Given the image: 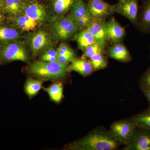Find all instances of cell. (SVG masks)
Instances as JSON below:
<instances>
[{
	"instance_id": "obj_1",
	"label": "cell",
	"mask_w": 150,
	"mask_h": 150,
	"mask_svg": "<svg viewBox=\"0 0 150 150\" xmlns=\"http://www.w3.org/2000/svg\"><path fill=\"white\" fill-rule=\"evenodd\" d=\"M120 143L111 132L96 131L74 143L71 148L73 150H112L117 149Z\"/></svg>"
},
{
	"instance_id": "obj_2",
	"label": "cell",
	"mask_w": 150,
	"mask_h": 150,
	"mask_svg": "<svg viewBox=\"0 0 150 150\" xmlns=\"http://www.w3.org/2000/svg\"><path fill=\"white\" fill-rule=\"evenodd\" d=\"M29 72L40 80H58L64 78L70 71L69 64L56 62L36 61L30 66Z\"/></svg>"
},
{
	"instance_id": "obj_3",
	"label": "cell",
	"mask_w": 150,
	"mask_h": 150,
	"mask_svg": "<svg viewBox=\"0 0 150 150\" xmlns=\"http://www.w3.org/2000/svg\"><path fill=\"white\" fill-rule=\"evenodd\" d=\"M29 59L28 53L24 43L21 40L8 43H0V62L22 61L27 62Z\"/></svg>"
},
{
	"instance_id": "obj_4",
	"label": "cell",
	"mask_w": 150,
	"mask_h": 150,
	"mask_svg": "<svg viewBox=\"0 0 150 150\" xmlns=\"http://www.w3.org/2000/svg\"><path fill=\"white\" fill-rule=\"evenodd\" d=\"M54 36L60 40H67L79 30V25L71 16L58 18L52 25Z\"/></svg>"
},
{
	"instance_id": "obj_5",
	"label": "cell",
	"mask_w": 150,
	"mask_h": 150,
	"mask_svg": "<svg viewBox=\"0 0 150 150\" xmlns=\"http://www.w3.org/2000/svg\"><path fill=\"white\" fill-rule=\"evenodd\" d=\"M25 41L34 55L51 48L53 44L52 37L47 31L43 30L29 33L25 38Z\"/></svg>"
},
{
	"instance_id": "obj_6",
	"label": "cell",
	"mask_w": 150,
	"mask_h": 150,
	"mask_svg": "<svg viewBox=\"0 0 150 150\" xmlns=\"http://www.w3.org/2000/svg\"><path fill=\"white\" fill-rule=\"evenodd\" d=\"M139 0H119L114 4V13H118L125 17L136 26L139 14Z\"/></svg>"
},
{
	"instance_id": "obj_7",
	"label": "cell",
	"mask_w": 150,
	"mask_h": 150,
	"mask_svg": "<svg viewBox=\"0 0 150 150\" xmlns=\"http://www.w3.org/2000/svg\"><path fill=\"white\" fill-rule=\"evenodd\" d=\"M136 126L133 121H117L111 125V133L118 142L127 145L135 134Z\"/></svg>"
},
{
	"instance_id": "obj_8",
	"label": "cell",
	"mask_w": 150,
	"mask_h": 150,
	"mask_svg": "<svg viewBox=\"0 0 150 150\" xmlns=\"http://www.w3.org/2000/svg\"><path fill=\"white\" fill-rule=\"evenodd\" d=\"M23 12L40 25L49 18L47 8L38 1H25Z\"/></svg>"
},
{
	"instance_id": "obj_9",
	"label": "cell",
	"mask_w": 150,
	"mask_h": 150,
	"mask_svg": "<svg viewBox=\"0 0 150 150\" xmlns=\"http://www.w3.org/2000/svg\"><path fill=\"white\" fill-rule=\"evenodd\" d=\"M89 13L93 18L105 19L113 14L114 5L103 0H88L86 4Z\"/></svg>"
},
{
	"instance_id": "obj_10",
	"label": "cell",
	"mask_w": 150,
	"mask_h": 150,
	"mask_svg": "<svg viewBox=\"0 0 150 150\" xmlns=\"http://www.w3.org/2000/svg\"><path fill=\"white\" fill-rule=\"evenodd\" d=\"M106 20L93 18L86 29L93 35L96 43L104 48H107L108 42L106 33Z\"/></svg>"
},
{
	"instance_id": "obj_11",
	"label": "cell",
	"mask_w": 150,
	"mask_h": 150,
	"mask_svg": "<svg viewBox=\"0 0 150 150\" xmlns=\"http://www.w3.org/2000/svg\"><path fill=\"white\" fill-rule=\"evenodd\" d=\"M105 27L108 43L113 44L122 42L126 35V30L114 17L106 21Z\"/></svg>"
},
{
	"instance_id": "obj_12",
	"label": "cell",
	"mask_w": 150,
	"mask_h": 150,
	"mask_svg": "<svg viewBox=\"0 0 150 150\" xmlns=\"http://www.w3.org/2000/svg\"><path fill=\"white\" fill-rule=\"evenodd\" d=\"M136 27L143 33L150 34V0H144L139 10Z\"/></svg>"
},
{
	"instance_id": "obj_13",
	"label": "cell",
	"mask_w": 150,
	"mask_h": 150,
	"mask_svg": "<svg viewBox=\"0 0 150 150\" xmlns=\"http://www.w3.org/2000/svg\"><path fill=\"white\" fill-rule=\"evenodd\" d=\"M126 150H150V133L135 132L131 142L124 149Z\"/></svg>"
},
{
	"instance_id": "obj_14",
	"label": "cell",
	"mask_w": 150,
	"mask_h": 150,
	"mask_svg": "<svg viewBox=\"0 0 150 150\" xmlns=\"http://www.w3.org/2000/svg\"><path fill=\"white\" fill-rule=\"evenodd\" d=\"M106 54L109 58L119 62H128L132 59L128 48L122 42L112 44L108 49Z\"/></svg>"
},
{
	"instance_id": "obj_15",
	"label": "cell",
	"mask_w": 150,
	"mask_h": 150,
	"mask_svg": "<svg viewBox=\"0 0 150 150\" xmlns=\"http://www.w3.org/2000/svg\"><path fill=\"white\" fill-rule=\"evenodd\" d=\"M8 20L21 31H31L40 25L37 21L24 13L14 17L8 18Z\"/></svg>"
},
{
	"instance_id": "obj_16",
	"label": "cell",
	"mask_w": 150,
	"mask_h": 150,
	"mask_svg": "<svg viewBox=\"0 0 150 150\" xmlns=\"http://www.w3.org/2000/svg\"><path fill=\"white\" fill-rule=\"evenodd\" d=\"M21 36V31L12 24L0 25V43L13 42L19 40Z\"/></svg>"
},
{
	"instance_id": "obj_17",
	"label": "cell",
	"mask_w": 150,
	"mask_h": 150,
	"mask_svg": "<svg viewBox=\"0 0 150 150\" xmlns=\"http://www.w3.org/2000/svg\"><path fill=\"white\" fill-rule=\"evenodd\" d=\"M25 0H4V13L7 18L14 17L24 13Z\"/></svg>"
},
{
	"instance_id": "obj_18",
	"label": "cell",
	"mask_w": 150,
	"mask_h": 150,
	"mask_svg": "<svg viewBox=\"0 0 150 150\" xmlns=\"http://www.w3.org/2000/svg\"><path fill=\"white\" fill-rule=\"evenodd\" d=\"M71 16L74 19H84L91 21L93 18L89 13L86 4L83 0H77L70 9Z\"/></svg>"
},
{
	"instance_id": "obj_19",
	"label": "cell",
	"mask_w": 150,
	"mask_h": 150,
	"mask_svg": "<svg viewBox=\"0 0 150 150\" xmlns=\"http://www.w3.org/2000/svg\"><path fill=\"white\" fill-rule=\"evenodd\" d=\"M69 66L70 70L74 71L83 76H88L91 75L93 71L91 63L86 59H74L71 62Z\"/></svg>"
},
{
	"instance_id": "obj_20",
	"label": "cell",
	"mask_w": 150,
	"mask_h": 150,
	"mask_svg": "<svg viewBox=\"0 0 150 150\" xmlns=\"http://www.w3.org/2000/svg\"><path fill=\"white\" fill-rule=\"evenodd\" d=\"M77 0H51L50 7L57 17L64 16Z\"/></svg>"
},
{
	"instance_id": "obj_21",
	"label": "cell",
	"mask_w": 150,
	"mask_h": 150,
	"mask_svg": "<svg viewBox=\"0 0 150 150\" xmlns=\"http://www.w3.org/2000/svg\"><path fill=\"white\" fill-rule=\"evenodd\" d=\"M76 41L78 48L83 51L89 46L96 43L93 35L86 28L83 29L78 33Z\"/></svg>"
},
{
	"instance_id": "obj_22",
	"label": "cell",
	"mask_w": 150,
	"mask_h": 150,
	"mask_svg": "<svg viewBox=\"0 0 150 150\" xmlns=\"http://www.w3.org/2000/svg\"><path fill=\"white\" fill-rule=\"evenodd\" d=\"M45 90L54 102L59 103L62 100L63 96V88L61 83H53L48 87L45 88Z\"/></svg>"
},
{
	"instance_id": "obj_23",
	"label": "cell",
	"mask_w": 150,
	"mask_h": 150,
	"mask_svg": "<svg viewBox=\"0 0 150 150\" xmlns=\"http://www.w3.org/2000/svg\"><path fill=\"white\" fill-rule=\"evenodd\" d=\"M133 122L137 127L150 131V112L137 115L133 119Z\"/></svg>"
},
{
	"instance_id": "obj_24",
	"label": "cell",
	"mask_w": 150,
	"mask_h": 150,
	"mask_svg": "<svg viewBox=\"0 0 150 150\" xmlns=\"http://www.w3.org/2000/svg\"><path fill=\"white\" fill-rule=\"evenodd\" d=\"M43 81L36 79H29L25 85V91L29 97H32L37 94L42 88Z\"/></svg>"
},
{
	"instance_id": "obj_25",
	"label": "cell",
	"mask_w": 150,
	"mask_h": 150,
	"mask_svg": "<svg viewBox=\"0 0 150 150\" xmlns=\"http://www.w3.org/2000/svg\"><path fill=\"white\" fill-rule=\"evenodd\" d=\"M83 51L82 58L90 59L92 56L96 54H105V48L98 43H95L86 48Z\"/></svg>"
},
{
	"instance_id": "obj_26",
	"label": "cell",
	"mask_w": 150,
	"mask_h": 150,
	"mask_svg": "<svg viewBox=\"0 0 150 150\" xmlns=\"http://www.w3.org/2000/svg\"><path fill=\"white\" fill-rule=\"evenodd\" d=\"M90 62L94 70L104 69L107 66V61L103 54H97L90 58Z\"/></svg>"
},
{
	"instance_id": "obj_27",
	"label": "cell",
	"mask_w": 150,
	"mask_h": 150,
	"mask_svg": "<svg viewBox=\"0 0 150 150\" xmlns=\"http://www.w3.org/2000/svg\"><path fill=\"white\" fill-rule=\"evenodd\" d=\"M58 55H74V51L67 44L62 43L60 44L57 49Z\"/></svg>"
},
{
	"instance_id": "obj_28",
	"label": "cell",
	"mask_w": 150,
	"mask_h": 150,
	"mask_svg": "<svg viewBox=\"0 0 150 150\" xmlns=\"http://www.w3.org/2000/svg\"><path fill=\"white\" fill-rule=\"evenodd\" d=\"M58 53L57 50L50 48L44 52L40 58V61L45 62L47 59L51 57H57Z\"/></svg>"
},
{
	"instance_id": "obj_29",
	"label": "cell",
	"mask_w": 150,
	"mask_h": 150,
	"mask_svg": "<svg viewBox=\"0 0 150 150\" xmlns=\"http://www.w3.org/2000/svg\"><path fill=\"white\" fill-rule=\"evenodd\" d=\"M75 59L74 55H59L57 56V62L63 64H69Z\"/></svg>"
},
{
	"instance_id": "obj_30",
	"label": "cell",
	"mask_w": 150,
	"mask_h": 150,
	"mask_svg": "<svg viewBox=\"0 0 150 150\" xmlns=\"http://www.w3.org/2000/svg\"><path fill=\"white\" fill-rule=\"evenodd\" d=\"M75 21L80 29L81 28L85 29L86 28L90 23L91 22L84 19H75Z\"/></svg>"
},
{
	"instance_id": "obj_31",
	"label": "cell",
	"mask_w": 150,
	"mask_h": 150,
	"mask_svg": "<svg viewBox=\"0 0 150 150\" xmlns=\"http://www.w3.org/2000/svg\"><path fill=\"white\" fill-rule=\"evenodd\" d=\"M143 80L146 87L145 90H150V68L145 74Z\"/></svg>"
},
{
	"instance_id": "obj_32",
	"label": "cell",
	"mask_w": 150,
	"mask_h": 150,
	"mask_svg": "<svg viewBox=\"0 0 150 150\" xmlns=\"http://www.w3.org/2000/svg\"><path fill=\"white\" fill-rule=\"evenodd\" d=\"M7 21H8V18L5 15L0 12V25L6 23Z\"/></svg>"
},
{
	"instance_id": "obj_33",
	"label": "cell",
	"mask_w": 150,
	"mask_h": 150,
	"mask_svg": "<svg viewBox=\"0 0 150 150\" xmlns=\"http://www.w3.org/2000/svg\"><path fill=\"white\" fill-rule=\"evenodd\" d=\"M4 0H0V12L4 13Z\"/></svg>"
},
{
	"instance_id": "obj_34",
	"label": "cell",
	"mask_w": 150,
	"mask_h": 150,
	"mask_svg": "<svg viewBox=\"0 0 150 150\" xmlns=\"http://www.w3.org/2000/svg\"><path fill=\"white\" fill-rule=\"evenodd\" d=\"M145 94L150 103V90H145Z\"/></svg>"
},
{
	"instance_id": "obj_35",
	"label": "cell",
	"mask_w": 150,
	"mask_h": 150,
	"mask_svg": "<svg viewBox=\"0 0 150 150\" xmlns=\"http://www.w3.org/2000/svg\"><path fill=\"white\" fill-rule=\"evenodd\" d=\"M25 1H40V0H25Z\"/></svg>"
}]
</instances>
